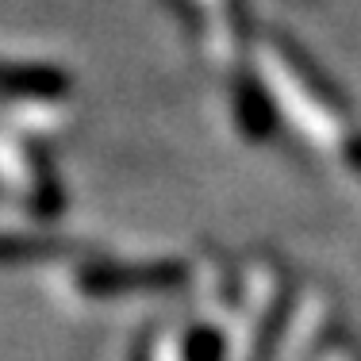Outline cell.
<instances>
[{
    "instance_id": "obj_1",
    "label": "cell",
    "mask_w": 361,
    "mask_h": 361,
    "mask_svg": "<svg viewBox=\"0 0 361 361\" xmlns=\"http://www.w3.org/2000/svg\"><path fill=\"white\" fill-rule=\"evenodd\" d=\"M0 269L42 277L66 307H116L127 300H173L192 288L200 265L173 254H119L47 231H0Z\"/></svg>"
},
{
    "instance_id": "obj_2",
    "label": "cell",
    "mask_w": 361,
    "mask_h": 361,
    "mask_svg": "<svg viewBox=\"0 0 361 361\" xmlns=\"http://www.w3.org/2000/svg\"><path fill=\"white\" fill-rule=\"evenodd\" d=\"M257 77L281 123H288L334 177L361 192V123L334 85H326L288 39L269 31L257 35Z\"/></svg>"
},
{
    "instance_id": "obj_3",
    "label": "cell",
    "mask_w": 361,
    "mask_h": 361,
    "mask_svg": "<svg viewBox=\"0 0 361 361\" xmlns=\"http://www.w3.org/2000/svg\"><path fill=\"white\" fill-rule=\"evenodd\" d=\"M177 4L192 23V39L216 85L227 135L246 146L269 139L277 111L257 77V35L254 27H246L243 0H177Z\"/></svg>"
},
{
    "instance_id": "obj_4",
    "label": "cell",
    "mask_w": 361,
    "mask_h": 361,
    "mask_svg": "<svg viewBox=\"0 0 361 361\" xmlns=\"http://www.w3.org/2000/svg\"><path fill=\"white\" fill-rule=\"evenodd\" d=\"M47 135V127L0 119V231H47L62 208Z\"/></svg>"
},
{
    "instance_id": "obj_5",
    "label": "cell",
    "mask_w": 361,
    "mask_h": 361,
    "mask_svg": "<svg viewBox=\"0 0 361 361\" xmlns=\"http://www.w3.org/2000/svg\"><path fill=\"white\" fill-rule=\"evenodd\" d=\"M231 307H235V285L227 281V269L200 265L177 312L154 331L142 361H219L231 326Z\"/></svg>"
},
{
    "instance_id": "obj_6",
    "label": "cell",
    "mask_w": 361,
    "mask_h": 361,
    "mask_svg": "<svg viewBox=\"0 0 361 361\" xmlns=\"http://www.w3.org/2000/svg\"><path fill=\"white\" fill-rule=\"evenodd\" d=\"M70 104L73 77L62 66L0 54V119L54 131L66 123Z\"/></svg>"
}]
</instances>
